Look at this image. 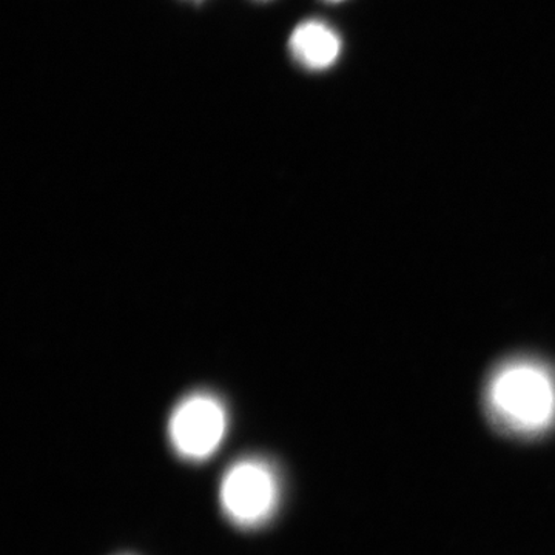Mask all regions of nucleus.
<instances>
[{
  "mask_svg": "<svg viewBox=\"0 0 555 555\" xmlns=\"http://www.w3.org/2000/svg\"><path fill=\"white\" fill-rule=\"evenodd\" d=\"M489 422L506 436L537 438L555 426V371L537 358L503 361L486 379Z\"/></svg>",
  "mask_w": 555,
  "mask_h": 555,
  "instance_id": "nucleus-1",
  "label": "nucleus"
},
{
  "mask_svg": "<svg viewBox=\"0 0 555 555\" xmlns=\"http://www.w3.org/2000/svg\"><path fill=\"white\" fill-rule=\"evenodd\" d=\"M222 511L240 528H258L275 514L281 499L275 467L262 459H243L229 467L221 481Z\"/></svg>",
  "mask_w": 555,
  "mask_h": 555,
  "instance_id": "nucleus-2",
  "label": "nucleus"
},
{
  "mask_svg": "<svg viewBox=\"0 0 555 555\" xmlns=\"http://www.w3.org/2000/svg\"><path fill=\"white\" fill-rule=\"evenodd\" d=\"M228 433V412L218 398L195 393L182 400L169 423L171 447L182 459L203 462L221 447Z\"/></svg>",
  "mask_w": 555,
  "mask_h": 555,
  "instance_id": "nucleus-3",
  "label": "nucleus"
},
{
  "mask_svg": "<svg viewBox=\"0 0 555 555\" xmlns=\"http://www.w3.org/2000/svg\"><path fill=\"white\" fill-rule=\"evenodd\" d=\"M292 57L312 72L331 68L341 54L343 42L334 28L321 21L299 24L288 39Z\"/></svg>",
  "mask_w": 555,
  "mask_h": 555,
  "instance_id": "nucleus-4",
  "label": "nucleus"
},
{
  "mask_svg": "<svg viewBox=\"0 0 555 555\" xmlns=\"http://www.w3.org/2000/svg\"><path fill=\"white\" fill-rule=\"evenodd\" d=\"M328 2H341V0H328Z\"/></svg>",
  "mask_w": 555,
  "mask_h": 555,
  "instance_id": "nucleus-5",
  "label": "nucleus"
}]
</instances>
